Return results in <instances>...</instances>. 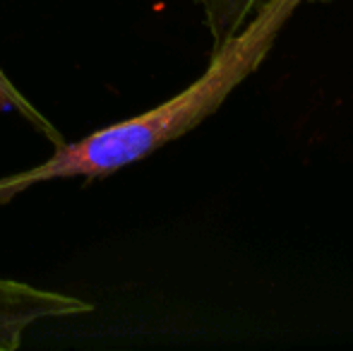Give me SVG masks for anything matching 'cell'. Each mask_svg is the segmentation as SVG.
Returning a JSON list of instances; mask_svg holds the SVG:
<instances>
[{"instance_id":"1","label":"cell","mask_w":353,"mask_h":351,"mask_svg":"<svg viewBox=\"0 0 353 351\" xmlns=\"http://www.w3.org/2000/svg\"><path fill=\"white\" fill-rule=\"evenodd\" d=\"M310 0H265L245 27L212 51L207 70L176 97L140 116L106 126L77 142H63L48 159L32 169L0 176V205H8L29 188L51 181H99L147 159L163 145L205 123L223 106L274 48L288 19Z\"/></svg>"},{"instance_id":"2","label":"cell","mask_w":353,"mask_h":351,"mask_svg":"<svg viewBox=\"0 0 353 351\" xmlns=\"http://www.w3.org/2000/svg\"><path fill=\"white\" fill-rule=\"evenodd\" d=\"M197 3L202 8V19L210 32L214 51L223 41H228L238 29L245 27V22L265 0H197Z\"/></svg>"},{"instance_id":"3","label":"cell","mask_w":353,"mask_h":351,"mask_svg":"<svg viewBox=\"0 0 353 351\" xmlns=\"http://www.w3.org/2000/svg\"><path fill=\"white\" fill-rule=\"evenodd\" d=\"M0 111H14L17 116H22V121H27L29 126L34 128L37 132H41L53 147L63 145L65 142V135L29 101L27 97L22 94V89L14 87V82L5 75V70L0 68Z\"/></svg>"}]
</instances>
